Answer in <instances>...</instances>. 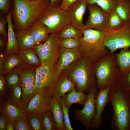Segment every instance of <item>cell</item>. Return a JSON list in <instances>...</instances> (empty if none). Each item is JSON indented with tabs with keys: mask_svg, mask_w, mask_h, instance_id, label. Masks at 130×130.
<instances>
[{
	"mask_svg": "<svg viewBox=\"0 0 130 130\" xmlns=\"http://www.w3.org/2000/svg\"><path fill=\"white\" fill-rule=\"evenodd\" d=\"M19 51L33 48L37 45L30 33L27 32H15Z\"/></svg>",
	"mask_w": 130,
	"mask_h": 130,
	"instance_id": "d4e9b609",
	"label": "cell"
},
{
	"mask_svg": "<svg viewBox=\"0 0 130 130\" xmlns=\"http://www.w3.org/2000/svg\"><path fill=\"white\" fill-rule=\"evenodd\" d=\"M87 97V94L85 92L82 91H76L74 88L64 96L65 104L69 109L72 104L75 103L83 106Z\"/></svg>",
	"mask_w": 130,
	"mask_h": 130,
	"instance_id": "603a6c76",
	"label": "cell"
},
{
	"mask_svg": "<svg viewBox=\"0 0 130 130\" xmlns=\"http://www.w3.org/2000/svg\"><path fill=\"white\" fill-rule=\"evenodd\" d=\"M37 68L24 63L13 69L21 79L20 84L22 91L21 107L24 111L30 99L38 92L35 81Z\"/></svg>",
	"mask_w": 130,
	"mask_h": 130,
	"instance_id": "8992f818",
	"label": "cell"
},
{
	"mask_svg": "<svg viewBox=\"0 0 130 130\" xmlns=\"http://www.w3.org/2000/svg\"><path fill=\"white\" fill-rule=\"evenodd\" d=\"M22 95L21 87L20 84H18L7 90L6 98L13 104L22 108Z\"/></svg>",
	"mask_w": 130,
	"mask_h": 130,
	"instance_id": "f1b7e54d",
	"label": "cell"
},
{
	"mask_svg": "<svg viewBox=\"0 0 130 130\" xmlns=\"http://www.w3.org/2000/svg\"><path fill=\"white\" fill-rule=\"evenodd\" d=\"M4 75L3 73L0 75V97L6 98L7 89Z\"/></svg>",
	"mask_w": 130,
	"mask_h": 130,
	"instance_id": "60d3db41",
	"label": "cell"
},
{
	"mask_svg": "<svg viewBox=\"0 0 130 130\" xmlns=\"http://www.w3.org/2000/svg\"><path fill=\"white\" fill-rule=\"evenodd\" d=\"M7 40L5 39L2 35H0V50L6 48L7 44Z\"/></svg>",
	"mask_w": 130,
	"mask_h": 130,
	"instance_id": "bcb514c9",
	"label": "cell"
},
{
	"mask_svg": "<svg viewBox=\"0 0 130 130\" xmlns=\"http://www.w3.org/2000/svg\"><path fill=\"white\" fill-rule=\"evenodd\" d=\"M87 5L83 0H77L71 4L68 10L70 17V24L82 31L88 28L83 21Z\"/></svg>",
	"mask_w": 130,
	"mask_h": 130,
	"instance_id": "2e32d148",
	"label": "cell"
},
{
	"mask_svg": "<svg viewBox=\"0 0 130 130\" xmlns=\"http://www.w3.org/2000/svg\"><path fill=\"white\" fill-rule=\"evenodd\" d=\"M6 15L8 22V39L5 53L7 55L17 54L19 51L18 40L13 26L11 10Z\"/></svg>",
	"mask_w": 130,
	"mask_h": 130,
	"instance_id": "ac0fdd59",
	"label": "cell"
},
{
	"mask_svg": "<svg viewBox=\"0 0 130 130\" xmlns=\"http://www.w3.org/2000/svg\"><path fill=\"white\" fill-rule=\"evenodd\" d=\"M98 90L107 86L110 87L119 84L121 77L117 64L116 54L110 52L93 64Z\"/></svg>",
	"mask_w": 130,
	"mask_h": 130,
	"instance_id": "5b68a950",
	"label": "cell"
},
{
	"mask_svg": "<svg viewBox=\"0 0 130 130\" xmlns=\"http://www.w3.org/2000/svg\"><path fill=\"white\" fill-rule=\"evenodd\" d=\"M104 44L112 53L118 49L130 47V22H125L120 28L105 32Z\"/></svg>",
	"mask_w": 130,
	"mask_h": 130,
	"instance_id": "ba28073f",
	"label": "cell"
},
{
	"mask_svg": "<svg viewBox=\"0 0 130 130\" xmlns=\"http://www.w3.org/2000/svg\"><path fill=\"white\" fill-rule=\"evenodd\" d=\"M82 56L79 48L68 49L60 48L59 57L55 62L52 72L54 87L64 71L72 62Z\"/></svg>",
	"mask_w": 130,
	"mask_h": 130,
	"instance_id": "7c38bea8",
	"label": "cell"
},
{
	"mask_svg": "<svg viewBox=\"0 0 130 130\" xmlns=\"http://www.w3.org/2000/svg\"><path fill=\"white\" fill-rule=\"evenodd\" d=\"M115 10L124 22H130V0H121Z\"/></svg>",
	"mask_w": 130,
	"mask_h": 130,
	"instance_id": "f546056e",
	"label": "cell"
},
{
	"mask_svg": "<svg viewBox=\"0 0 130 130\" xmlns=\"http://www.w3.org/2000/svg\"><path fill=\"white\" fill-rule=\"evenodd\" d=\"M119 84L124 91L130 96V72L125 75L121 76Z\"/></svg>",
	"mask_w": 130,
	"mask_h": 130,
	"instance_id": "74e56055",
	"label": "cell"
},
{
	"mask_svg": "<svg viewBox=\"0 0 130 130\" xmlns=\"http://www.w3.org/2000/svg\"><path fill=\"white\" fill-rule=\"evenodd\" d=\"M113 115L111 126L113 130H130V96L119 84L110 87L109 102Z\"/></svg>",
	"mask_w": 130,
	"mask_h": 130,
	"instance_id": "3957f363",
	"label": "cell"
},
{
	"mask_svg": "<svg viewBox=\"0 0 130 130\" xmlns=\"http://www.w3.org/2000/svg\"><path fill=\"white\" fill-rule=\"evenodd\" d=\"M8 121L7 118L3 114L0 113V130H6Z\"/></svg>",
	"mask_w": 130,
	"mask_h": 130,
	"instance_id": "b9f144b4",
	"label": "cell"
},
{
	"mask_svg": "<svg viewBox=\"0 0 130 130\" xmlns=\"http://www.w3.org/2000/svg\"><path fill=\"white\" fill-rule=\"evenodd\" d=\"M0 113L4 115L9 121L14 122L19 117L23 114L24 110L12 103L6 98L0 97Z\"/></svg>",
	"mask_w": 130,
	"mask_h": 130,
	"instance_id": "e0dca14e",
	"label": "cell"
},
{
	"mask_svg": "<svg viewBox=\"0 0 130 130\" xmlns=\"http://www.w3.org/2000/svg\"><path fill=\"white\" fill-rule=\"evenodd\" d=\"M77 0H63L62 3L59 7L62 9L68 11L70 6Z\"/></svg>",
	"mask_w": 130,
	"mask_h": 130,
	"instance_id": "7bdbcfd3",
	"label": "cell"
},
{
	"mask_svg": "<svg viewBox=\"0 0 130 130\" xmlns=\"http://www.w3.org/2000/svg\"><path fill=\"white\" fill-rule=\"evenodd\" d=\"M75 87V84L71 79L62 74L55 85L52 96L58 99Z\"/></svg>",
	"mask_w": 130,
	"mask_h": 130,
	"instance_id": "d6986e66",
	"label": "cell"
},
{
	"mask_svg": "<svg viewBox=\"0 0 130 130\" xmlns=\"http://www.w3.org/2000/svg\"><path fill=\"white\" fill-rule=\"evenodd\" d=\"M52 97L46 90H39L29 102L23 114L27 117L34 114H40L50 110V104Z\"/></svg>",
	"mask_w": 130,
	"mask_h": 130,
	"instance_id": "8fae6325",
	"label": "cell"
},
{
	"mask_svg": "<svg viewBox=\"0 0 130 130\" xmlns=\"http://www.w3.org/2000/svg\"><path fill=\"white\" fill-rule=\"evenodd\" d=\"M61 48L68 49L79 48L80 42L79 40L75 38L59 39Z\"/></svg>",
	"mask_w": 130,
	"mask_h": 130,
	"instance_id": "836d02e7",
	"label": "cell"
},
{
	"mask_svg": "<svg viewBox=\"0 0 130 130\" xmlns=\"http://www.w3.org/2000/svg\"><path fill=\"white\" fill-rule=\"evenodd\" d=\"M24 63L22 59L18 53L8 55L4 63L3 73L6 74Z\"/></svg>",
	"mask_w": 130,
	"mask_h": 130,
	"instance_id": "484cf974",
	"label": "cell"
},
{
	"mask_svg": "<svg viewBox=\"0 0 130 130\" xmlns=\"http://www.w3.org/2000/svg\"><path fill=\"white\" fill-rule=\"evenodd\" d=\"M58 100L63 111L64 122L66 130H73L71 126L70 120L69 109L65 106V104L64 96L61 97Z\"/></svg>",
	"mask_w": 130,
	"mask_h": 130,
	"instance_id": "d590c367",
	"label": "cell"
},
{
	"mask_svg": "<svg viewBox=\"0 0 130 130\" xmlns=\"http://www.w3.org/2000/svg\"><path fill=\"white\" fill-rule=\"evenodd\" d=\"M93 64L90 58L82 56L70 64L62 74L75 84L77 90L88 93L92 88L97 86Z\"/></svg>",
	"mask_w": 130,
	"mask_h": 130,
	"instance_id": "7a4b0ae2",
	"label": "cell"
},
{
	"mask_svg": "<svg viewBox=\"0 0 130 130\" xmlns=\"http://www.w3.org/2000/svg\"><path fill=\"white\" fill-rule=\"evenodd\" d=\"M50 108L56 130H66L61 106L58 100L53 96H52L51 98Z\"/></svg>",
	"mask_w": 130,
	"mask_h": 130,
	"instance_id": "ffe728a7",
	"label": "cell"
},
{
	"mask_svg": "<svg viewBox=\"0 0 130 130\" xmlns=\"http://www.w3.org/2000/svg\"><path fill=\"white\" fill-rule=\"evenodd\" d=\"M14 122L11 121H9L7 126L6 130H14Z\"/></svg>",
	"mask_w": 130,
	"mask_h": 130,
	"instance_id": "7dc6e473",
	"label": "cell"
},
{
	"mask_svg": "<svg viewBox=\"0 0 130 130\" xmlns=\"http://www.w3.org/2000/svg\"><path fill=\"white\" fill-rule=\"evenodd\" d=\"M58 35L59 39L75 38L79 39L83 36V31L78 29L70 24L63 28Z\"/></svg>",
	"mask_w": 130,
	"mask_h": 130,
	"instance_id": "83f0119b",
	"label": "cell"
},
{
	"mask_svg": "<svg viewBox=\"0 0 130 130\" xmlns=\"http://www.w3.org/2000/svg\"><path fill=\"white\" fill-rule=\"evenodd\" d=\"M50 5L48 8L59 7L61 5L63 0H48Z\"/></svg>",
	"mask_w": 130,
	"mask_h": 130,
	"instance_id": "ee69618b",
	"label": "cell"
},
{
	"mask_svg": "<svg viewBox=\"0 0 130 130\" xmlns=\"http://www.w3.org/2000/svg\"><path fill=\"white\" fill-rule=\"evenodd\" d=\"M14 130H33L26 116L23 115L18 117L14 123Z\"/></svg>",
	"mask_w": 130,
	"mask_h": 130,
	"instance_id": "e575fe53",
	"label": "cell"
},
{
	"mask_svg": "<svg viewBox=\"0 0 130 130\" xmlns=\"http://www.w3.org/2000/svg\"><path fill=\"white\" fill-rule=\"evenodd\" d=\"M116 60L121 76L130 72V50L128 48L121 49L116 54Z\"/></svg>",
	"mask_w": 130,
	"mask_h": 130,
	"instance_id": "7402d4cb",
	"label": "cell"
},
{
	"mask_svg": "<svg viewBox=\"0 0 130 130\" xmlns=\"http://www.w3.org/2000/svg\"><path fill=\"white\" fill-rule=\"evenodd\" d=\"M6 74L5 78L7 90L17 85L20 84L21 78L13 70Z\"/></svg>",
	"mask_w": 130,
	"mask_h": 130,
	"instance_id": "d6a6232c",
	"label": "cell"
},
{
	"mask_svg": "<svg viewBox=\"0 0 130 130\" xmlns=\"http://www.w3.org/2000/svg\"><path fill=\"white\" fill-rule=\"evenodd\" d=\"M37 20L46 26L50 34L58 33L71 23L68 11L60 7L47 8L40 15Z\"/></svg>",
	"mask_w": 130,
	"mask_h": 130,
	"instance_id": "52a82bcc",
	"label": "cell"
},
{
	"mask_svg": "<svg viewBox=\"0 0 130 130\" xmlns=\"http://www.w3.org/2000/svg\"><path fill=\"white\" fill-rule=\"evenodd\" d=\"M0 35L7 40V34L5 29L6 25L8 23L6 15L0 14Z\"/></svg>",
	"mask_w": 130,
	"mask_h": 130,
	"instance_id": "ab89813d",
	"label": "cell"
},
{
	"mask_svg": "<svg viewBox=\"0 0 130 130\" xmlns=\"http://www.w3.org/2000/svg\"><path fill=\"white\" fill-rule=\"evenodd\" d=\"M56 62L41 65L37 68L35 74L36 87L38 91L46 90L52 97L54 88L52 72Z\"/></svg>",
	"mask_w": 130,
	"mask_h": 130,
	"instance_id": "5bb4252c",
	"label": "cell"
},
{
	"mask_svg": "<svg viewBox=\"0 0 130 130\" xmlns=\"http://www.w3.org/2000/svg\"><path fill=\"white\" fill-rule=\"evenodd\" d=\"M28 32L37 44L45 41L49 38V33L47 27L38 20L33 24Z\"/></svg>",
	"mask_w": 130,
	"mask_h": 130,
	"instance_id": "44dd1931",
	"label": "cell"
},
{
	"mask_svg": "<svg viewBox=\"0 0 130 130\" xmlns=\"http://www.w3.org/2000/svg\"><path fill=\"white\" fill-rule=\"evenodd\" d=\"M110 86L98 89L95 99L96 115L91 122L90 129H98L102 125V113L105 105L110 102Z\"/></svg>",
	"mask_w": 130,
	"mask_h": 130,
	"instance_id": "9a60e30c",
	"label": "cell"
},
{
	"mask_svg": "<svg viewBox=\"0 0 130 130\" xmlns=\"http://www.w3.org/2000/svg\"><path fill=\"white\" fill-rule=\"evenodd\" d=\"M88 5H97L109 13L115 10L121 0H83Z\"/></svg>",
	"mask_w": 130,
	"mask_h": 130,
	"instance_id": "4316f807",
	"label": "cell"
},
{
	"mask_svg": "<svg viewBox=\"0 0 130 130\" xmlns=\"http://www.w3.org/2000/svg\"><path fill=\"white\" fill-rule=\"evenodd\" d=\"M98 89L97 86L92 88L87 93L83 108L75 110L73 111L74 118L81 122L87 130H90L91 122L96 115L95 99Z\"/></svg>",
	"mask_w": 130,
	"mask_h": 130,
	"instance_id": "30bf717a",
	"label": "cell"
},
{
	"mask_svg": "<svg viewBox=\"0 0 130 130\" xmlns=\"http://www.w3.org/2000/svg\"><path fill=\"white\" fill-rule=\"evenodd\" d=\"M83 32V36L78 39L83 56L89 58L94 63L110 52L104 45L105 32L88 28Z\"/></svg>",
	"mask_w": 130,
	"mask_h": 130,
	"instance_id": "277c9868",
	"label": "cell"
},
{
	"mask_svg": "<svg viewBox=\"0 0 130 130\" xmlns=\"http://www.w3.org/2000/svg\"><path fill=\"white\" fill-rule=\"evenodd\" d=\"M8 55L5 53L3 54H1L0 57V75L3 73V66L5 58Z\"/></svg>",
	"mask_w": 130,
	"mask_h": 130,
	"instance_id": "f6af8a7d",
	"label": "cell"
},
{
	"mask_svg": "<svg viewBox=\"0 0 130 130\" xmlns=\"http://www.w3.org/2000/svg\"><path fill=\"white\" fill-rule=\"evenodd\" d=\"M42 130H56L51 110L40 114Z\"/></svg>",
	"mask_w": 130,
	"mask_h": 130,
	"instance_id": "4dcf8cb0",
	"label": "cell"
},
{
	"mask_svg": "<svg viewBox=\"0 0 130 130\" xmlns=\"http://www.w3.org/2000/svg\"><path fill=\"white\" fill-rule=\"evenodd\" d=\"M31 0L32 1H35V0Z\"/></svg>",
	"mask_w": 130,
	"mask_h": 130,
	"instance_id": "c3c4849f",
	"label": "cell"
},
{
	"mask_svg": "<svg viewBox=\"0 0 130 130\" xmlns=\"http://www.w3.org/2000/svg\"><path fill=\"white\" fill-rule=\"evenodd\" d=\"M26 117L33 130H42L40 114H34Z\"/></svg>",
	"mask_w": 130,
	"mask_h": 130,
	"instance_id": "8d00e7d4",
	"label": "cell"
},
{
	"mask_svg": "<svg viewBox=\"0 0 130 130\" xmlns=\"http://www.w3.org/2000/svg\"><path fill=\"white\" fill-rule=\"evenodd\" d=\"M13 5V0H0V14L6 15L10 10Z\"/></svg>",
	"mask_w": 130,
	"mask_h": 130,
	"instance_id": "f35d334b",
	"label": "cell"
},
{
	"mask_svg": "<svg viewBox=\"0 0 130 130\" xmlns=\"http://www.w3.org/2000/svg\"><path fill=\"white\" fill-rule=\"evenodd\" d=\"M108 22V30L120 28L125 23L119 16L115 10L109 13Z\"/></svg>",
	"mask_w": 130,
	"mask_h": 130,
	"instance_id": "1f68e13d",
	"label": "cell"
},
{
	"mask_svg": "<svg viewBox=\"0 0 130 130\" xmlns=\"http://www.w3.org/2000/svg\"><path fill=\"white\" fill-rule=\"evenodd\" d=\"M87 8L89 12L88 19L85 23L87 28L106 32L108 29L109 14L95 4L88 5Z\"/></svg>",
	"mask_w": 130,
	"mask_h": 130,
	"instance_id": "4fadbf2b",
	"label": "cell"
},
{
	"mask_svg": "<svg viewBox=\"0 0 130 130\" xmlns=\"http://www.w3.org/2000/svg\"><path fill=\"white\" fill-rule=\"evenodd\" d=\"M33 48L39 58L41 65L56 62L59 57L61 48L58 33L50 34L43 44H37Z\"/></svg>",
	"mask_w": 130,
	"mask_h": 130,
	"instance_id": "9c48e42d",
	"label": "cell"
},
{
	"mask_svg": "<svg viewBox=\"0 0 130 130\" xmlns=\"http://www.w3.org/2000/svg\"><path fill=\"white\" fill-rule=\"evenodd\" d=\"M18 54L26 64L36 68L41 65L39 58L33 48L19 51Z\"/></svg>",
	"mask_w": 130,
	"mask_h": 130,
	"instance_id": "cb8c5ba5",
	"label": "cell"
},
{
	"mask_svg": "<svg viewBox=\"0 0 130 130\" xmlns=\"http://www.w3.org/2000/svg\"><path fill=\"white\" fill-rule=\"evenodd\" d=\"M50 5L48 0H13L11 10L15 32H28L40 15Z\"/></svg>",
	"mask_w": 130,
	"mask_h": 130,
	"instance_id": "6da1fadb",
	"label": "cell"
}]
</instances>
